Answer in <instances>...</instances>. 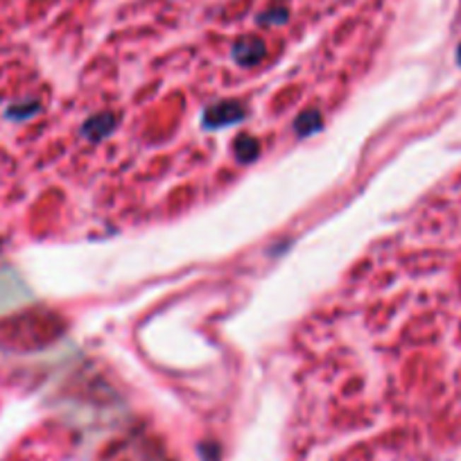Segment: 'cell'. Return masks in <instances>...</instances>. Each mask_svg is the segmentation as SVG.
Instances as JSON below:
<instances>
[{"label": "cell", "instance_id": "obj_1", "mask_svg": "<svg viewBox=\"0 0 461 461\" xmlns=\"http://www.w3.org/2000/svg\"><path fill=\"white\" fill-rule=\"evenodd\" d=\"M7 279H9L7 274H0V310H5V308L9 305L7 292H9V290H14V285H11Z\"/></svg>", "mask_w": 461, "mask_h": 461}, {"label": "cell", "instance_id": "obj_2", "mask_svg": "<svg viewBox=\"0 0 461 461\" xmlns=\"http://www.w3.org/2000/svg\"><path fill=\"white\" fill-rule=\"evenodd\" d=\"M459 64H461V48H459Z\"/></svg>", "mask_w": 461, "mask_h": 461}]
</instances>
